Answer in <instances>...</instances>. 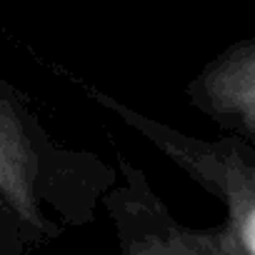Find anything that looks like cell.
Masks as SVG:
<instances>
[{"label": "cell", "mask_w": 255, "mask_h": 255, "mask_svg": "<svg viewBox=\"0 0 255 255\" xmlns=\"http://www.w3.org/2000/svg\"><path fill=\"white\" fill-rule=\"evenodd\" d=\"M40 248V238L23 223V218L0 193V255H38Z\"/></svg>", "instance_id": "5b68a950"}, {"label": "cell", "mask_w": 255, "mask_h": 255, "mask_svg": "<svg viewBox=\"0 0 255 255\" xmlns=\"http://www.w3.org/2000/svg\"><path fill=\"white\" fill-rule=\"evenodd\" d=\"M120 123L140 133L190 180L225 205V223L203 230L213 255H255V145L223 133L218 140L190 138L175 128L148 118L115 98L93 93Z\"/></svg>", "instance_id": "7a4b0ae2"}, {"label": "cell", "mask_w": 255, "mask_h": 255, "mask_svg": "<svg viewBox=\"0 0 255 255\" xmlns=\"http://www.w3.org/2000/svg\"><path fill=\"white\" fill-rule=\"evenodd\" d=\"M118 183L100 208L110 218L120 255H213L203 230L175 220L148 175L123 153L115 155Z\"/></svg>", "instance_id": "3957f363"}, {"label": "cell", "mask_w": 255, "mask_h": 255, "mask_svg": "<svg viewBox=\"0 0 255 255\" xmlns=\"http://www.w3.org/2000/svg\"><path fill=\"white\" fill-rule=\"evenodd\" d=\"M188 98L223 133L255 145V43L245 40L218 55L188 85Z\"/></svg>", "instance_id": "277c9868"}, {"label": "cell", "mask_w": 255, "mask_h": 255, "mask_svg": "<svg viewBox=\"0 0 255 255\" xmlns=\"http://www.w3.org/2000/svg\"><path fill=\"white\" fill-rule=\"evenodd\" d=\"M115 165L63 145L25 95L0 80V193L43 245L95 223Z\"/></svg>", "instance_id": "6da1fadb"}]
</instances>
